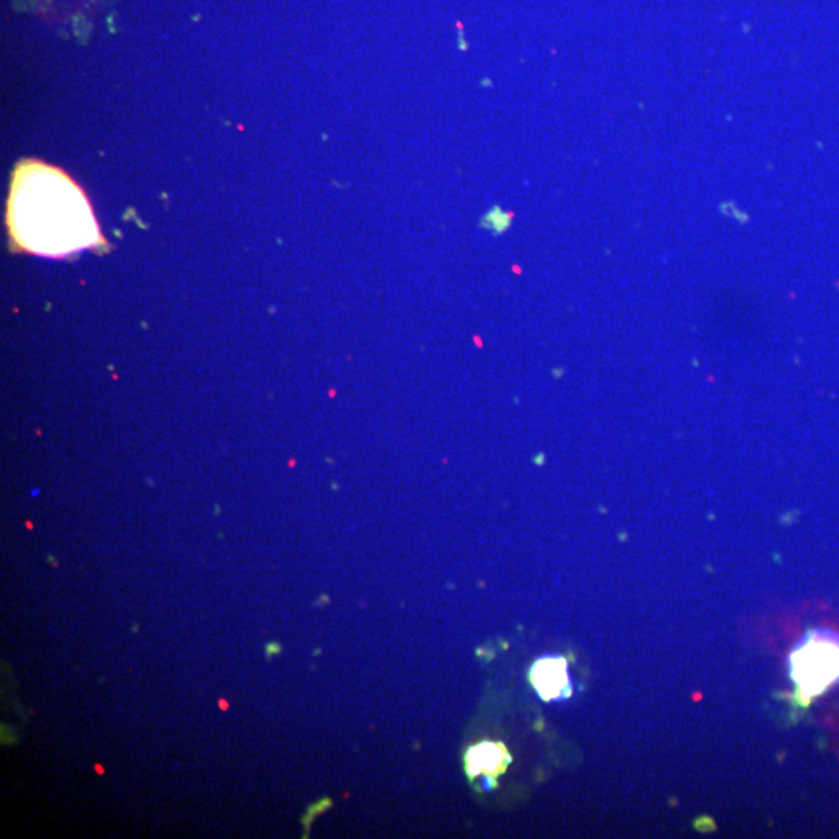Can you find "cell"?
Instances as JSON below:
<instances>
[{
	"label": "cell",
	"mask_w": 839,
	"mask_h": 839,
	"mask_svg": "<svg viewBox=\"0 0 839 839\" xmlns=\"http://www.w3.org/2000/svg\"><path fill=\"white\" fill-rule=\"evenodd\" d=\"M11 240L21 251L63 258L105 243L83 190L60 168L24 161L7 204Z\"/></svg>",
	"instance_id": "obj_1"
},
{
	"label": "cell",
	"mask_w": 839,
	"mask_h": 839,
	"mask_svg": "<svg viewBox=\"0 0 839 839\" xmlns=\"http://www.w3.org/2000/svg\"><path fill=\"white\" fill-rule=\"evenodd\" d=\"M530 681L543 700H561L571 695V676L568 662L560 656H547L535 662Z\"/></svg>",
	"instance_id": "obj_3"
},
{
	"label": "cell",
	"mask_w": 839,
	"mask_h": 839,
	"mask_svg": "<svg viewBox=\"0 0 839 839\" xmlns=\"http://www.w3.org/2000/svg\"><path fill=\"white\" fill-rule=\"evenodd\" d=\"M512 221L513 213L505 212L499 206H493L482 216L481 226L490 230L493 234L499 235L507 232V229L512 226Z\"/></svg>",
	"instance_id": "obj_5"
},
{
	"label": "cell",
	"mask_w": 839,
	"mask_h": 839,
	"mask_svg": "<svg viewBox=\"0 0 839 839\" xmlns=\"http://www.w3.org/2000/svg\"><path fill=\"white\" fill-rule=\"evenodd\" d=\"M481 86H485V88H491V86H493V83H491V81L488 80V78H484V80L481 81Z\"/></svg>",
	"instance_id": "obj_7"
},
{
	"label": "cell",
	"mask_w": 839,
	"mask_h": 839,
	"mask_svg": "<svg viewBox=\"0 0 839 839\" xmlns=\"http://www.w3.org/2000/svg\"><path fill=\"white\" fill-rule=\"evenodd\" d=\"M788 664L799 697H819L839 683V634L824 628L810 631L794 645Z\"/></svg>",
	"instance_id": "obj_2"
},
{
	"label": "cell",
	"mask_w": 839,
	"mask_h": 839,
	"mask_svg": "<svg viewBox=\"0 0 839 839\" xmlns=\"http://www.w3.org/2000/svg\"><path fill=\"white\" fill-rule=\"evenodd\" d=\"M456 25L457 36H459V38H457V49H459L460 52H467V50L470 49V44H468L467 39H465L464 27H462V24H460V22H456Z\"/></svg>",
	"instance_id": "obj_6"
},
{
	"label": "cell",
	"mask_w": 839,
	"mask_h": 839,
	"mask_svg": "<svg viewBox=\"0 0 839 839\" xmlns=\"http://www.w3.org/2000/svg\"><path fill=\"white\" fill-rule=\"evenodd\" d=\"M509 763V752L501 743L484 742L467 752V771L471 777L498 776Z\"/></svg>",
	"instance_id": "obj_4"
}]
</instances>
